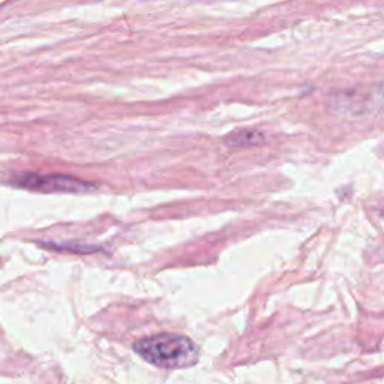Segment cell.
<instances>
[{
	"label": "cell",
	"instance_id": "1",
	"mask_svg": "<svg viewBox=\"0 0 384 384\" xmlns=\"http://www.w3.org/2000/svg\"><path fill=\"white\" fill-rule=\"evenodd\" d=\"M134 349L140 356L158 368H189L200 359V350L188 336L162 333L138 339Z\"/></svg>",
	"mask_w": 384,
	"mask_h": 384
},
{
	"label": "cell",
	"instance_id": "3",
	"mask_svg": "<svg viewBox=\"0 0 384 384\" xmlns=\"http://www.w3.org/2000/svg\"><path fill=\"white\" fill-rule=\"evenodd\" d=\"M266 141L264 132L254 128H245L232 132L225 137V144L232 149H243V147H254L260 146Z\"/></svg>",
	"mask_w": 384,
	"mask_h": 384
},
{
	"label": "cell",
	"instance_id": "5",
	"mask_svg": "<svg viewBox=\"0 0 384 384\" xmlns=\"http://www.w3.org/2000/svg\"><path fill=\"white\" fill-rule=\"evenodd\" d=\"M383 218H384V212H383Z\"/></svg>",
	"mask_w": 384,
	"mask_h": 384
},
{
	"label": "cell",
	"instance_id": "4",
	"mask_svg": "<svg viewBox=\"0 0 384 384\" xmlns=\"http://www.w3.org/2000/svg\"><path fill=\"white\" fill-rule=\"evenodd\" d=\"M376 98H374V101H376L380 107H384V83L380 86V88L376 90Z\"/></svg>",
	"mask_w": 384,
	"mask_h": 384
},
{
	"label": "cell",
	"instance_id": "2",
	"mask_svg": "<svg viewBox=\"0 0 384 384\" xmlns=\"http://www.w3.org/2000/svg\"><path fill=\"white\" fill-rule=\"evenodd\" d=\"M15 185L38 192H68L81 194L95 189L93 184L68 175H40V173H20L15 176Z\"/></svg>",
	"mask_w": 384,
	"mask_h": 384
}]
</instances>
